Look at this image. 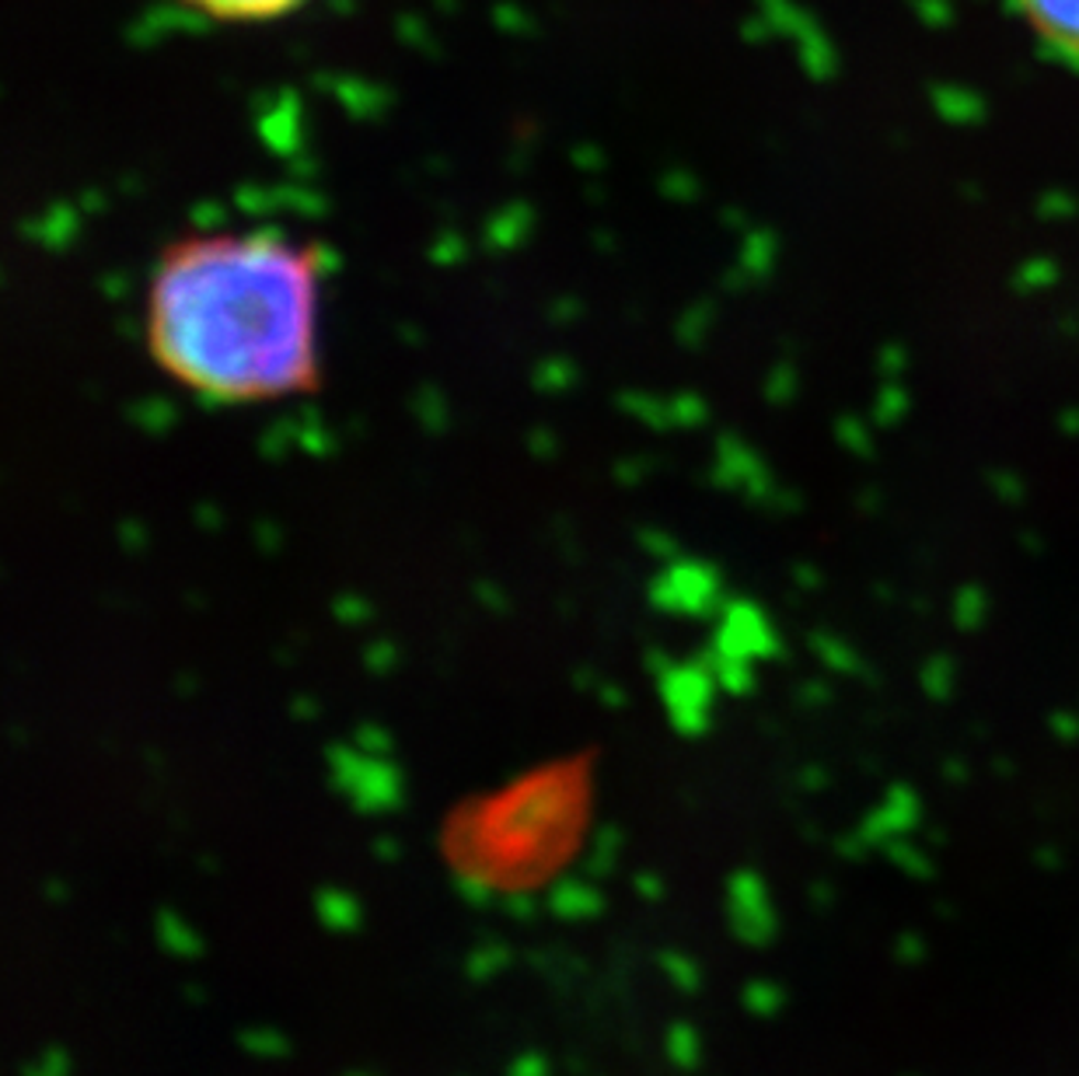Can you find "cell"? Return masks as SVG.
<instances>
[{"label":"cell","mask_w":1079,"mask_h":1076,"mask_svg":"<svg viewBox=\"0 0 1079 1076\" xmlns=\"http://www.w3.org/2000/svg\"><path fill=\"white\" fill-rule=\"evenodd\" d=\"M325 256L280 228L171 239L144 287L151 364L210 406H269L322 385Z\"/></svg>","instance_id":"obj_1"},{"label":"cell","mask_w":1079,"mask_h":1076,"mask_svg":"<svg viewBox=\"0 0 1079 1076\" xmlns=\"http://www.w3.org/2000/svg\"><path fill=\"white\" fill-rule=\"evenodd\" d=\"M574 811V787L563 773H545L510 790L493 818L489 835L503 846H535L559 821Z\"/></svg>","instance_id":"obj_2"},{"label":"cell","mask_w":1079,"mask_h":1076,"mask_svg":"<svg viewBox=\"0 0 1079 1076\" xmlns=\"http://www.w3.org/2000/svg\"><path fill=\"white\" fill-rule=\"evenodd\" d=\"M1010 8L1055 60L1079 67V0H1010Z\"/></svg>","instance_id":"obj_3"},{"label":"cell","mask_w":1079,"mask_h":1076,"mask_svg":"<svg viewBox=\"0 0 1079 1076\" xmlns=\"http://www.w3.org/2000/svg\"><path fill=\"white\" fill-rule=\"evenodd\" d=\"M175 4L203 14L210 22L266 25V22H280V18L301 11L308 0H175Z\"/></svg>","instance_id":"obj_4"},{"label":"cell","mask_w":1079,"mask_h":1076,"mask_svg":"<svg viewBox=\"0 0 1079 1076\" xmlns=\"http://www.w3.org/2000/svg\"><path fill=\"white\" fill-rule=\"evenodd\" d=\"M545 906L553 916L566 919V923H587V919H598L604 912V895L591 877L580 874H566L553 880V888L545 895Z\"/></svg>","instance_id":"obj_5"},{"label":"cell","mask_w":1079,"mask_h":1076,"mask_svg":"<svg viewBox=\"0 0 1079 1076\" xmlns=\"http://www.w3.org/2000/svg\"><path fill=\"white\" fill-rule=\"evenodd\" d=\"M311 906H315L319 923L329 933H357L364 927L360 898L349 895L346 888H319L315 898H311Z\"/></svg>","instance_id":"obj_6"},{"label":"cell","mask_w":1079,"mask_h":1076,"mask_svg":"<svg viewBox=\"0 0 1079 1076\" xmlns=\"http://www.w3.org/2000/svg\"><path fill=\"white\" fill-rule=\"evenodd\" d=\"M154 936H158L162 951L179 957V962H196V957L203 954L200 933H196L175 909H158V916H154Z\"/></svg>","instance_id":"obj_7"},{"label":"cell","mask_w":1079,"mask_h":1076,"mask_svg":"<svg viewBox=\"0 0 1079 1076\" xmlns=\"http://www.w3.org/2000/svg\"><path fill=\"white\" fill-rule=\"evenodd\" d=\"M619 853H622V832L615 825H601L591 839V850L583 856V874L591 880L612 877L619 867Z\"/></svg>","instance_id":"obj_8"},{"label":"cell","mask_w":1079,"mask_h":1076,"mask_svg":"<svg viewBox=\"0 0 1079 1076\" xmlns=\"http://www.w3.org/2000/svg\"><path fill=\"white\" fill-rule=\"evenodd\" d=\"M238 1045L255 1055V1060H287L290 1055V1039L272 1024H252L238 1031Z\"/></svg>","instance_id":"obj_9"},{"label":"cell","mask_w":1079,"mask_h":1076,"mask_svg":"<svg viewBox=\"0 0 1079 1076\" xmlns=\"http://www.w3.org/2000/svg\"><path fill=\"white\" fill-rule=\"evenodd\" d=\"M507 965H510V947L500 941H486L465 957V975L472 978V983H489V978H497Z\"/></svg>","instance_id":"obj_10"},{"label":"cell","mask_w":1079,"mask_h":1076,"mask_svg":"<svg viewBox=\"0 0 1079 1076\" xmlns=\"http://www.w3.org/2000/svg\"><path fill=\"white\" fill-rule=\"evenodd\" d=\"M455 891L465 906H476V909H486V906H493V877H489L482 867H458L455 874Z\"/></svg>","instance_id":"obj_11"},{"label":"cell","mask_w":1079,"mask_h":1076,"mask_svg":"<svg viewBox=\"0 0 1079 1076\" xmlns=\"http://www.w3.org/2000/svg\"><path fill=\"white\" fill-rule=\"evenodd\" d=\"M667 1055H671V1060L681 1069H692L696 1066L699 1045H696V1031L689 1024H675L671 1031H667Z\"/></svg>","instance_id":"obj_12"},{"label":"cell","mask_w":1079,"mask_h":1076,"mask_svg":"<svg viewBox=\"0 0 1079 1076\" xmlns=\"http://www.w3.org/2000/svg\"><path fill=\"white\" fill-rule=\"evenodd\" d=\"M70 1069H74L70 1055L60 1045H49L22 1069V1076H70Z\"/></svg>","instance_id":"obj_13"},{"label":"cell","mask_w":1079,"mask_h":1076,"mask_svg":"<svg viewBox=\"0 0 1079 1076\" xmlns=\"http://www.w3.org/2000/svg\"><path fill=\"white\" fill-rule=\"evenodd\" d=\"M660 965H664L667 975H671V983H675V986H681V989H696V968H692L689 962H685V957H681L678 951H664V954H660Z\"/></svg>","instance_id":"obj_14"},{"label":"cell","mask_w":1079,"mask_h":1076,"mask_svg":"<svg viewBox=\"0 0 1079 1076\" xmlns=\"http://www.w3.org/2000/svg\"><path fill=\"white\" fill-rule=\"evenodd\" d=\"M503 912L514 919V923H532L538 912V902H535V895H527V891H510V895H503Z\"/></svg>","instance_id":"obj_15"},{"label":"cell","mask_w":1079,"mask_h":1076,"mask_svg":"<svg viewBox=\"0 0 1079 1076\" xmlns=\"http://www.w3.org/2000/svg\"><path fill=\"white\" fill-rule=\"evenodd\" d=\"M548 1073H553V1066H548L542 1052H521L518 1060L507 1066V1076H548Z\"/></svg>","instance_id":"obj_16"},{"label":"cell","mask_w":1079,"mask_h":1076,"mask_svg":"<svg viewBox=\"0 0 1079 1076\" xmlns=\"http://www.w3.org/2000/svg\"><path fill=\"white\" fill-rule=\"evenodd\" d=\"M370 853H375L378 864H396V859L402 856V846H399V839H391V835H378L375 843H370Z\"/></svg>","instance_id":"obj_17"},{"label":"cell","mask_w":1079,"mask_h":1076,"mask_svg":"<svg viewBox=\"0 0 1079 1076\" xmlns=\"http://www.w3.org/2000/svg\"><path fill=\"white\" fill-rule=\"evenodd\" d=\"M633 888L646 898V902H657V898H660V877L657 874H650V870H639L636 877H633Z\"/></svg>","instance_id":"obj_18"},{"label":"cell","mask_w":1079,"mask_h":1076,"mask_svg":"<svg viewBox=\"0 0 1079 1076\" xmlns=\"http://www.w3.org/2000/svg\"><path fill=\"white\" fill-rule=\"evenodd\" d=\"M43 895H46V902H67V885L64 880H46Z\"/></svg>","instance_id":"obj_19"},{"label":"cell","mask_w":1079,"mask_h":1076,"mask_svg":"<svg viewBox=\"0 0 1079 1076\" xmlns=\"http://www.w3.org/2000/svg\"><path fill=\"white\" fill-rule=\"evenodd\" d=\"M343 1076H370V1073H364V1069H349V1073H343Z\"/></svg>","instance_id":"obj_20"}]
</instances>
